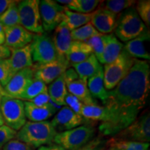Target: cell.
Instances as JSON below:
<instances>
[{
	"label": "cell",
	"mask_w": 150,
	"mask_h": 150,
	"mask_svg": "<svg viewBox=\"0 0 150 150\" xmlns=\"http://www.w3.org/2000/svg\"><path fill=\"white\" fill-rule=\"evenodd\" d=\"M150 92L149 61L135 59L128 74L111 91L104 104L106 118L99 131L102 136H114L138 118Z\"/></svg>",
	"instance_id": "6da1fadb"
},
{
	"label": "cell",
	"mask_w": 150,
	"mask_h": 150,
	"mask_svg": "<svg viewBox=\"0 0 150 150\" xmlns=\"http://www.w3.org/2000/svg\"><path fill=\"white\" fill-rule=\"evenodd\" d=\"M57 133L51 121L38 122L27 121L17 132L16 138L30 147L39 148L53 143Z\"/></svg>",
	"instance_id": "7a4b0ae2"
},
{
	"label": "cell",
	"mask_w": 150,
	"mask_h": 150,
	"mask_svg": "<svg viewBox=\"0 0 150 150\" xmlns=\"http://www.w3.org/2000/svg\"><path fill=\"white\" fill-rule=\"evenodd\" d=\"M149 31L133 7L125 10L118 18L115 35L122 42H128Z\"/></svg>",
	"instance_id": "3957f363"
},
{
	"label": "cell",
	"mask_w": 150,
	"mask_h": 150,
	"mask_svg": "<svg viewBox=\"0 0 150 150\" xmlns=\"http://www.w3.org/2000/svg\"><path fill=\"white\" fill-rule=\"evenodd\" d=\"M135 59L123 49L115 61L104 65V83L106 91H111L115 88L128 74L134 64Z\"/></svg>",
	"instance_id": "277c9868"
},
{
	"label": "cell",
	"mask_w": 150,
	"mask_h": 150,
	"mask_svg": "<svg viewBox=\"0 0 150 150\" xmlns=\"http://www.w3.org/2000/svg\"><path fill=\"white\" fill-rule=\"evenodd\" d=\"M94 127L83 125L70 130L57 133L54 143L61 145L67 150H80L94 138Z\"/></svg>",
	"instance_id": "5b68a950"
},
{
	"label": "cell",
	"mask_w": 150,
	"mask_h": 150,
	"mask_svg": "<svg viewBox=\"0 0 150 150\" xmlns=\"http://www.w3.org/2000/svg\"><path fill=\"white\" fill-rule=\"evenodd\" d=\"M0 111L5 125L15 131H18L27 122L24 101L21 99L9 96L1 97Z\"/></svg>",
	"instance_id": "8992f818"
},
{
	"label": "cell",
	"mask_w": 150,
	"mask_h": 150,
	"mask_svg": "<svg viewBox=\"0 0 150 150\" xmlns=\"http://www.w3.org/2000/svg\"><path fill=\"white\" fill-rule=\"evenodd\" d=\"M39 4V0H23L18 4L20 24L33 34H42L45 32Z\"/></svg>",
	"instance_id": "52a82bcc"
},
{
	"label": "cell",
	"mask_w": 150,
	"mask_h": 150,
	"mask_svg": "<svg viewBox=\"0 0 150 150\" xmlns=\"http://www.w3.org/2000/svg\"><path fill=\"white\" fill-rule=\"evenodd\" d=\"M30 46L33 62L35 64H45L59 58L52 38L45 33L42 34H34Z\"/></svg>",
	"instance_id": "ba28073f"
},
{
	"label": "cell",
	"mask_w": 150,
	"mask_h": 150,
	"mask_svg": "<svg viewBox=\"0 0 150 150\" xmlns=\"http://www.w3.org/2000/svg\"><path fill=\"white\" fill-rule=\"evenodd\" d=\"M113 138L141 142L150 141V115L147 111L140 115L126 129L118 133Z\"/></svg>",
	"instance_id": "9c48e42d"
},
{
	"label": "cell",
	"mask_w": 150,
	"mask_h": 150,
	"mask_svg": "<svg viewBox=\"0 0 150 150\" xmlns=\"http://www.w3.org/2000/svg\"><path fill=\"white\" fill-rule=\"evenodd\" d=\"M43 29L54 31L63 21L65 7L54 0H42L39 4Z\"/></svg>",
	"instance_id": "30bf717a"
},
{
	"label": "cell",
	"mask_w": 150,
	"mask_h": 150,
	"mask_svg": "<svg viewBox=\"0 0 150 150\" xmlns=\"http://www.w3.org/2000/svg\"><path fill=\"white\" fill-rule=\"evenodd\" d=\"M70 66L66 58L59 57L55 61L42 65H33L34 77L46 85L50 84L64 73Z\"/></svg>",
	"instance_id": "8fae6325"
},
{
	"label": "cell",
	"mask_w": 150,
	"mask_h": 150,
	"mask_svg": "<svg viewBox=\"0 0 150 150\" xmlns=\"http://www.w3.org/2000/svg\"><path fill=\"white\" fill-rule=\"evenodd\" d=\"M86 120L81 115L68 107L62 106L54 115L51 122L58 133L70 130L86 123Z\"/></svg>",
	"instance_id": "7c38bea8"
},
{
	"label": "cell",
	"mask_w": 150,
	"mask_h": 150,
	"mask_svg": "<svg viewBox=\"0 0 150 150\" xmlns=\"http://www.w3.org/2000/svg\"><path fill=\"white\" fill-rule=\"evenodd\" d=\"M34 79L33 67H28L19 71L11 79L4 88L9 97L18 98L22 94Z\"/></svg>",
	"instance_id": "4fadbf2b"
},
{
	"label": "cell",
	"mask_w": 150,
	"mask_h": 150,
	"mask_svg": "<svg viewBox=\"0 0 150 150\" xmlns=\"http://www.w3.org/2000/svg\"><path fill=\"white\" fill-rule=\"evenodd\" d=\"M4 33L5 35L4 45L11 50H16L28 45L31 42L34 35L20 24L4 27Z\"/></svg>",
	"instance_id": "5bb4252c"
},
{
	"label": "cell",
	"mask_w": 150,
	"mask_h": 150,
	"mask_svg": "<svg viewBox=\"0 0 150 150\" xmlns=\"http://www.w3.org/2000/svg\"><path fill=\"white\" fill-rule=\"evenodd\" d=\"M118 18L117 14L101 7L94 11L91 22L99 33L107 35L115 31Z\"/></svg>",
	"instance_id": "9a60e30c"
},
{
	"label": "cell",
	"mask_w": 150,
	"mask_h": 150,
	"mask_svg": "<svg viewBox=\"0 0 150 150\" xmlns=\"http://www.w3.org/2000/svg\"><path fill=\"white\" fill-rule=\"evenodd\" d=\"M8 61L13 76L23 69L32 67L34 64L30 44L22 48L11 50V54Z\"/></svg>",
	"instance_id": "2e32d148"
},
{
	"label": "cell",
	"mask_w": 150,
	"mask_h": 150,
	"mask_svg": "<svg viewBox=\"0 0 150 150\" xmlns=\"http://www.w3.org/2000/svg\"><path fill=\"white\" fill-rule=\"evenodd\" d=\"M52 40L59 57H65L72 42L70 31L63 22L54 30Z\"/></svg>",
	"instance_id": "e0dca14e"
},
{
	"label": "cell",
	"mask_w": 150,
	"mask_h": 150,
	"mask_svg": "<svg viewBox=\"0 0 150 150\" xmlns=\"http://www.w3.org/2000/svg\"><path fill=\"white\" fill-rule=\"evenodd\" d=\"M149 31L140 36L133 39L124 45V50L134 59L149 61L150 54L146 50L145 42L149 40Z\"/></svg>",
	"instance_id": "ac0fdd59"
},
{
	"label": "cell",
	"mask_w": 150,
	"mask_h": 150,
	"mask_svg": "<svg viewBox=\"0 0 150 150\" xmlns=\"http://www.w3.org/2000/svg\"><path fill=\"white\" fill-rule=\"evenodd\" d=\"M88 81L79 77L76 79L65 82L68 93L74 95L83 104H96V102L91 96L87 84Z\"/></svg>",
	"instance_id": "d6986e66"
},
{
	"label": "cell",
	"mask_w": 150,
	"mask_h": 150,
	"mask_svg": "<svg viewBox=\"0 0 150 150\" xmlns=\"http://www.w3.org/2000/svg\"><path fill=\"white\" fill-rule=\"evenodd\" d=\"M24 104L26 118L30 122H34L48 120L59 110L57 108L36 106L28 101H24Z\"/></svg>",
	"instance_id": "ffe728a7"
},
{
	"label": "cell",
	"mask_w": 150,
	"mask_h": 150,
	"mask_svg": "<svg viewBox=\"0 0 150 150\" xmlns=\"http://www.w3.org/2000/svg\"><path fill=\"white\" fill-rule=\"evenodd\" d=\"M104 51L102 57V64L112 63L118 57L122 51L124 44L120 42L118 38L113 33L104 35Z\"/></svg>",
	"instance_id": "44dd1931"
},
{
	"label": "cell",
	"mask_w": 150,
	"mask_h": 150,
	"mask_svg": "<svg viewBox=\"0 0 150 150\" xmlns=\"http://www.w3.org/2000/svg\"><path fill=\"white\" fill-rule=\"evenodd\" d=\"M93 54V51L85 42L72 40L65 58L70 65L76 64L85 61Z\"/></svg>",
	"instance_id": "7402d4cb"
},
{
	"label": "cell",
	"mask_w": 150,
	"mask_h": 150,
	"mask_svg": "<svg viewBox=\"0 0 150 150\" xmlns=\"http://www.w3.org/2000/svg\"><path fill=\"white\" fill-rule=\"evenodd\" d=\"M71 66L77 73L79 77L88 81V79L97 74L103 65L99 63L95 56L93 54L85 61L76 64L71 65Z\"/></svg>",
	"instance_id": "603a6c76"
},
{
	"label": "cell",
	"mask_w": 150,
	"mask_h": 150,
	"mask_svg": "<svg viewBox=\"0 0 150 150\" xmlns=\"http://www.w3.org/2000/svg\"><path fill=\"white\" fill-rule=\"evenodd\" d=\"M63 74L54 80L47 87L50 99L56 106L59 107L66 106L65 98L68 94Z\"/></svg>",
	"instance_id": "cb8c5ba5"
},
{
	"label": "cell",
	"mask_w": 150,
	"mask_h": 150,
	"mask_svg": "<svg viewBox=\"0 0 150 150\" xmlns=\"http://www.w3.org/2000/svg\"><path fill=\"white\" fill-rule=\"evenodd\" d=\"M87 84L91 96L99 99L104 104L108 97V91L104 87L103 67L97 74L88 79Z\"/></svg>",
	"instance_id": "d4e9b609"
},
{
	"label": "cell",
	"mask_w": 150,
	"mask_h": 150,
	"mask_svg": "<svg viewBox=\"0 0 150 150\" xmlns=\"http://www.w3.org/2000/svg\"><path fill=\"white\" fill-rule=\"evenodd\" d=\"M93 12L91 13H80L73 12L65 8L64 11V17H63L62 22L65 24L67 29L70 31L78 29L85 24L89 23L93 18Z\"/></svg>",
	"instance_id": "484cf974"
},
{
	"label": "cell",
	"mask_w": 150,
	"mask_h": 150,
	"mask_svg": "<svg viewBox=\"0 0 150 150\" xmlns=\"http://www.w3.org/2000/svg\"><path fill=\"white\" fill-rule=\"evenodd\" d=\"M81 115L87 121H105L106 118V110L104 106L97 104H83L81 110Z\"/></svg>",
	"instance_id": "4316f807"
},
{
	"label": "cell",
	"mask_w": 150,
	"mask_h": 150,
	"mask_svg": "<svg viewBox=\"0 0 150 150\" xmlns=\"http://www.w3.org/2000/svg\"><path fill=\"white\" fill-rule=\"evenodd\" d=\"M102 2L98 0H72L70 4L65 7L73 12L84 14L91 13L97 10V6Z\"/></svg>",
	"instance_id": "83f0119b"
},
{
	"label": "cell",
	"mask_w": 150,
	"mask_h": 150,
	"mask_svg": "<svg viewBox=\"0 0 150 150\" xmlns=\"http://www.w3.org/2000/svg\"><path fill=\"white\" fill-rule=\"evenodd\" d=\"M48 93L47 86L42 81L35 78L22 94L17 99L22 101H30L42 93Z\"/></svg>",
	"instance_id": "f1b7e54d"
},
{
	"label": "cell",
	"mask_w": 150,
	"mask_h": 150,
	"mask_svg": "<svg viewBox=\"0 0 150 150\" xmlns=\"http://www.w3.org/2000/svg\"><path fill=\"white\" fill-rule=\"evenodd\" d=\"M20 1H15L4 13L0 16V23L4 27L20 24L18 4Z\"/></svg>",
	"instance_id": "f546056e"
},
{
	"label": "cell",
	"mask_w": 150,
	"mask_h": 150,
	"mask_svg": "<svg viewBox=\"0 0 150 150\" xmlns=\"http://www.w3.org/2000/svg\"><path fill=\"white\" fill-rule=\"evenodd\" d=\"M70 33L72 40L81 41V42H86V40L95 35L102 34L97 31L91 22H89L78 29L73 30L70 31Z\"/></svg>",
	"instance_id": "4dcf8cb0"
},
{
	"label": "cell",
	"mask_w": 150,
	"mask_h": 150,
	"mask_svg": "<svg viewBox=\"0 0 150 150\" xmlns=\"http://www.w3.org/2000/svg\"><path fill=\"white\" fill-rule=\"evenodd\" d=\"M107 144L115 146L117 150H148L149 149V142L117 140L113 138L108 141Z\"/></svg>",
	"instance_id": "1f68e13d"
},
{
	"label": "cell",
	"mask_w": 150,
	"mask_h": 150,
	"mask_svg": "<svg viewBox=\"0 0 150 150\" xmlns=\"http://www.w3.org/2000/svg\"><path fill=\"white\" fill-rule=\"evenodd\" d=\"M86 43H87L91 47L93 51V54L95 56L96 59L98 60L99 63L102 64L103 54L104 51V35L99 34L95 35L91 38L88 40H86Z\"/></svg>",
	"instance_id": "d6a6232c"
},
{
	"label": "cell",
	"mask_w": 150,
	"mask_h": 150,
	"mask_svg": "<svg viewBox=\"0 0 150 150\" xmlns=\"http://www.w3.org/2000/svg\"><path fill=\"white\" fill-rule=\"evenodd\" d=\"M134 0H109L104 4V8L115 14H117L124 10H127L136 4Z\"/></svg>",
	"instance_id": "836d02e7"
},
{
	"label": "cell",
	"mask_w": 150,
	"mask_h": 150,
	"mask_svg": "<svg viewBox=\"0 0 150 150\" xmlns=\"http://www.w3.org/2000/svg\"><path fill=\"white\" fill-rule=\"evenodd\" d=\"M137 13L140 20L145 24L146 27L150 25V1L149 0H140L137 2Z\"/></svg>",
	"instance_id": "e575fe53"
},
{
	"label": "cell",
	"mask_w": 150,
	"mask_h": 150,
	"mask_svg": "<svg viewBox=\"0 0 150 150\" xmlns=\"http://www.w3.org/2000/svg\"><path fill=\"white\" fill-rule=\"evenodd\" d=\"M12 76L8 59L0 60V84L4 87Z\"/></svg>",
	"instance_id": "d590c367"
},
{
	"label": "cell",
	"mask_w": 150,
	"mask_h": 150,
	"mask_svg": "<svg viewBox=\"0 0 150 150\" xmlns=\"http://www.w3.org/2000/svg\"><path fill=\"white\" fill-rule=\"evenodd\" d=\"M17 131L4 125L0 126V149L3 148L7 142L15 139Z\"/></svg>",
	"instance_id": "8d00e7d4"
},
{
	"label": "cell",
	"mask_w": 150,
	"mask_h": 150,
	"mask_svg": "<svg viewBox=\"0 0 150 150\" xmlns=\"http://www.w3.org/2000/svg\"><path fill=\"white\" fill-rule=\"evenodd\" d=\"M28 102L33 103V104L38 106H45V107H50L60 109L59 106H56L51 100L48 93H42L41 95H39L38 96L35 97V98H33L30 101H28Z\"/></svg>",
	"instance_id": "74e56055"
},
{
	"label": "cell",
	"mask_w": 150,
	"mask_h": 150,
	"mask_svg": "<svg viewBox=\"0 0 150 150\" xmlns=\"http://www.w3.org/2000/svg\"><path fill=\"white\" fill-rule=\"evenodd\" d=\"M106 145L107 142L106 140L102 137H96L80 150H104Z\"/></svg>",
	"instance_id": "f35d334b"
},
{
	"label": "cell",
	"mask_w": 150,
	"mask_h": 150,
	"mask_svg": "<svg viewBox=\"0 0 150 150\" xmlns=\"http://www.w3.org/2000/svg\"><path fill=\"white\" fill-rule=\"evenodd\" d=\"M65 104H66V106L71 108L73 111L81 115V110L83 104L79 99L74 97V95L68 93L65 98Z\"/></svg>",
	"instance_id": "ab89813d"
},
{
	"label": "cell",
	"mask_w": 150,
	"mask_h": 150,
	"mask_svg": "<svg viewBox=\"0 0 150 150\" xmlns=\"http://www.w3.org/2000/svg\"><path fill=\"white\" fill-rule=\"evenodd\" d=\"M2 149L3 150H31V147L20 140L13 139L7 142Z\"/></svg>",
	"instance_id": "60d3db41"
},
{
	"label": "cell",
	"mask_w": 150,
	"mask_h": 150,
	"mask_svg": "<svg viewBox=\"0 0 150 150\" xmlns=\"http://www.w3.org/2000/svg\"><path fill=\"white\" fill-rule=\"evenodd\" d=\"M11 50L4 45H0V60L7 59L10 57Z\"/></svg>",
	"instance_id": "b9f144b4"
},
{
	"label": "cell",
	"mask_w": 150,
	"mask_h": 150,
	"mask_svg": "<svg viewBox=\"0 0 150 150\" xmlns=\"http://www.w3.org/2000/svg\"><path fill=\"white\" fill-rule=\"evenodd\" d=\"M13 0H0V16L14 2Z\"/></svg>",
	"instance_id": "7bdbcfd3"
},
{
	"label": "cell",
	"mask_w": 150,
	"mask_h": 150,
	"mask_svg": "<svg viewBox=\"0 0 150 150\" xmlns=\"http://www.w3.org/2000/svg\"><path fill=\"white\" fill-rule=\"evenodd\" d=\"M38 150H67L65 148L61 147V145H57V144L52 143L51 145H45L42 146V147L38 148Z\"/></svg>",
	"instance_id": "ee69618b"
},
{
	"label": "cell",
	"mask_w": 150,
	"mask_h": 150,
	"mask_svg": "<svg viewBox=\"0 0 150 150\" xmlns=\"http://www.w3.org/2000/svg\"><path fill=\"white\" fill-rule=\"evenodd\" d=\"M72 0H57L56 1V2L58 4H59L60 5L61 4H63V5H65V6H67L68 4H70L72 2Z\"/></svg>",
	"instance_id": "f6af8a7d"
},
{
	"label": "cell",
	"mask_w": 150,
	"mask_h": 150,
	"mask_svg": "<svg viewBox=\"0 0 150 150\" xmlns=\"http://www.w3.org/2000/svg\"><path fill=\"white\" fill-rule=\"evenodd\" d=\"M4 96H8V95H7L6 93L5 92L4 88L3 86L0 84V99H1V97H4Z\"/></svg>",
	"instance_id": "bcb514c9"
},
{
	"label": "cell",
	"mask_w": 150,
	"mask_h": 150,
	"mask_svg": "<svg viewBox=\"0 0 150 150\" xmlns=\"http://www.w3.org/2000/svg\"><path fill=\"white\" fill-rule=\"evenodd\" d=\"M4 42H5L4 33L1 32V33H0V45H4Z\"/></svg>",
	"instance_id": "7dc6e473"
},
{
	"label": "cell",
	"mask_w": 150,
	"mask_h": 150,
	"mask_svg": "<svg viewBox=\"0 0 150 150\" xmlns=\"http://www.w3.org/2000/svg\"><path fill=\"white\" fill-rule=\"evenodd\" d=\"M5 125V124H4V122L1 111H0V126H2V125Z\"/></svg>",
	"instance_id": "c3c4849f"
},
{
	"label": "cell",
	"mask_w": 150,
	"mask_h": 150,
	"mask_svg": "<svg viewBox=\"0 0 150 150\" xmlns=\"http://www.w3.org/2000/svg\"><path fill=\"white\" fill-rule=\"evenodd\" d=\"M104 150H117V148L115 147V146L109 145V147L107 148L106 149H104Z\"/></svg>",
	"instance_id": "681fc988"
},
{
	"label": "cell",
	"mask_w": 150,
	"mask_h": 150,
	"mask_svg": "<svg viewBox=\"0 0 150 150\" xmlns=\"http://www.w3.org/2000/svg\"><path fill=\"white\" fill-rule=\"evenodd\" d=\"M4 32V27L2 26V24L0 23V33Z\"/></svg>",
	"instance_id": "f907efd6"
},
{
	"label": "cell",
	"mask_w": 150,
	"mask_h": 150,
	"mask_svg": "<svg viewBox=\"0 0 150 150\" xmlns=\"http://www.w3.org/2000/svg\"><path fill=\"white\" fill-rule=\"evenodd\" d=\"M148 150H149V149H148Z\"/></svg>",
	"instance_id": "816d5d0a"
},
{
	"label": "cell",
	"mask_w": 150,
	"mask_h": 150,
	"mask_svg": "<svg viewBox=\"0 0 150 150\" xmlns=\"http://www.w3.org/2000/svg\"><path fill=\"white\" fill-rule=\"evenodd\" d=\"M0 150H1V149H0Z\"/></svg>",
	"instance_id": "f5cc1de1"
}]
</instances>
